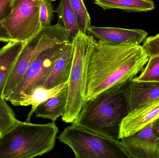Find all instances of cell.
I'll return each instance as SVG.
<instances>
[{
	"label": "cell",
	"instance_id": "1",
	"mask_svg": "<svg viewBox=\"0 0 159 158\" xmlns=\"http://www.w3.org/2000/svg\"><path fill=\"white\" fill-rule=\"evenodd\" d=\"M149 58L142 45L96 40L88 65L85 102L112 86L129 83Z\"/></svg>",
	"mask_w": 159,
	"mask_h": 158
},
{
	"label": "cell",
	"instance_id": "10",
	"mask_svg": "<svg viewBox=\"0 0 159 158\" xmlns=\"http://www.w3.org/2000/svg\"><path fill=\"white\" fill-rule=\"evenodd\" d=\"M159 117V98L134 109L121 122L119 139L137 132Z\"/></svg>",
	"mask_w": 159,
	"mask_h": 158
},
{
	"label": "cell",
	"instance_id": "27",
	"mask_svg": "<svg viewBox=\"0 0 159 158\" xmlns=\"http://www.w3.org/2000/svg\"><path fill=\"white\" fill-rule=\"evenodd\" d=\"M49 1H51V2H53V1H57V0H49Z\"/></svg>",
	"mask_w": 159,
	"mask_h": 158
},
{
	"label": "cell",
	"instance_id": "15",
	"mask_svg": "<svg viewBox=\"0 0 159 158\" xmlns=\"http://www.w3.org/2000/svg\"><path fill=\"white\" fill-rule=\"evenodd\" d=\"M68 97V86L57 95L38 106L34 113L36 117L48 119L55 122L64 113Z\"/></svg>",
	"mask_w": 159,
	"mask_h": 158
},
{
	"label": "cell",
	"instance_id": "26",
	"mask_svg": "<svg viewBox=\"0 0 159 158\" xmlns=\"http://www.w3.org/2000/svg\"><path fill=\"white\" fill-rule=\"evenodd\" d=\"M93 1H94V2H99V0H93Z\"/></svg>",
	"mask_w": 159,
	"mask_h": 158
},
{
	"label": "cell",
	"instance_id": "18",
	"mask_svg": "<svg viewBox=\"0 0 159 158\" xmlns=\"http://www.w3.org/2000/svg\"><path fill=\"white\" fill-rule=\"evenodd\" d=\"M60 22L66 30L68 38L73 41L80 30L76 16L70 4L69 0H61L56 10Z\"/></svg>",
	"mask_w": 159,
	"mask_h": 158
},
{
	"label": "cell",
	"instance_id": "2",
	"mask_svg": "<svg viewBox=\"0 0 159 158\" xmlns=\"http://www.w3.org/2000/svg\"><path fill=\"white\" fill-rule=\"evenodd\" d=\"M129 83L114 85L85 101L72 125L120 140L121 122L129 113L126 94Z\"/></svg>",
	"mask_w": 159,
	"mask_h": 158
},
{
	"label": "cell",
	"instance_id": "12",
	"mask_svg": "<svg viewBox=\"0 0 159 158\" xmlns=\"http://www.w3.org/2000/svg\"><path fill=\"white\" fill-rule=\"evenodd\" d=\"M126 94L129 113L159 98V81H138L133 79L126 86Z\"/></svg>",
	"mask_w": 159,
	"mask_h": 158
},
{
	"label": "cell",
	"instance_id": "28",
	"mask_svg": "<svg viewBox=\"0 0 159 158\" xmlns=\"http://www.w3.org/2000/svg\"><path fill=\"white\" fill-rule=\"evenodd\" d=\"M1 135V133H0V135Z\"/></svg>",
	"mask_w": 159,
	"mask_h": 158
},
{
	"label": "cell",
	"instance_id": "11",
	"mask_svg": "<svg viewBox=\"0 0 159 158\" xmlns=\"http://www.w3.org/2000/svg\"><path fill=\"white\" fill-rule=\"evenodd\" d=\"M87 32L98 41L112 44L140 45L148 35V32L140 29H126L115 27L91 26Z\"/></svg>",
	"mask_w": 159,
	"mask_h": 158
},
{
	"label": "cell",
	"instance_id": "19",
	"mask_svg": "<svg viewBox=\"0 0 159 158\" xmlns=\"http://www.w3.org/2000/svg\"><path fill=\"white\" fill-rule=\"evenodd\" d=\"M73 10L80 31L87 33V29L91 25V18L83 0H69Z\"/></svg>",
	"mask_w": 159,
	"mask_h": 158
},
{
	"label": "cell",
	"instance_id": "4",
	"mask_svg": "<svg viewBox=\"0 0 159 158\" xmlns=\"http://www.w3.org/2000/svg\"><path fill=\"white\" fill-rule=\"evenodd\" d=\"M96 41L91 35L80 31L71 42L73 59L68 82L67 104L61 116L66 123L73 122L85 103L88 65Z\"/></svg>",
	"mask_w": 159,
	"mask_h": 158
},
{
	"label": "cell",
	"instance_id": "21",
	"mask_svg": "<svg viewBox=\"0 0 159 158\" xmlns=\"http://www.w3.org/2000/svg\"><path fill=\"white\" fill-rule=\"evenodd\" d=\"M134 79L138 81H159V55L149 57L140 75Z\"/></svg>",
	"mask_w": 159,
	"mask_h": 158
},
{
	"label": "cell",
	"instance_id": "20",
	"mask_svg": "<svg viewBox=\"0 0 159 158\" xmlns=\"http://www.w3.org/2000/svg\"><path fill=\"white\" fill-rule=\"evenodd\" d=\"M3 97H0V133L2 134L12 128L17 119L13 109Z\"/></svg>",
	"mask_w": 159,
	"mask_h": 158
},
{
	"label": "cell",
	"instance_id": "13",
	"mask_svg": "<svg viewBox=\"0 0 159 158\" xmlns=\"http://www.w3.org/2000/svg\"><path fill=\"white\" fill-rule=\"evenodd\" d=\"M73 55V46L71 42L54 64L43 87L51 89L68 82L72 66Z\"/></svg>",
	"mask_w": 159,
	"mask_h": 158
},
{
	"label": "cell",
	"instance_id": "9",
	"mask_svg": "<svg viewBox=\"0 0 159 158\" xmlns=\"http://www.w3.org/2000/svg\"><path fill=\"white\" fill-rule=\"evenodd\" d=\"M120 140L129 158H159V137L153 132L152 123Z\"/></svg>",
	"mask_w": 159,
	"mask_h": 158
},
{
	"label": "cell",
	"instance_id": "8",
	"mask_svg": "<svg viewBox=\"0 0 159 158\" xmlns=\"http://www.w3.org/2000/svg\"><path fill=\"white\" fill-rule=\"evenodd\" d=\"M40 6V0H13L11 13L2 22L11 41L27 42L42 30Z\"/></svg>",
	"mask_w": 159,
	"mask_h": 158
},
{
	"label": "cell",
	"instance_id": "6",
	"mask_svg": "<svg viewBox=\"0 0 159 158\" xmlns=\"http://www.w3.org/2000/svg\"><path fill=\"white\" fill-rule=\"evenodd\" d=\"M70 42L66 30L60 22L43 28L23 46L6 84L3 97L7 100L29 66L40 53L48 48Z\"/></svg>",
	"mask_w": 159,
	"mask_h": 158
},
{
	"label": "cell",
	"instance_id": "7",
	"mask_svg": "<svg viewBox=\"0 0 159 158\" xmlns=\"http://www.w3.org/2000/svg\"><path fill=\"white\" fill-rule=\"evenodd\" d=\"M70 42L61 44L43 51L29 66L22 79L7 101L15 106L29 95L34 89L43 87L54 64L64 53Z\"/></svg>",
	"mask_w": 159,
	"mask_h": 158
},
{
	"label": "cell",
	"instance_id": "17",
	"mask_svg": "<svg viewBox=\"0 0 159 158\" xmlns=\"http://www.w3.org/2000/svg\"><path fill=\"white\" fill-rule=\"evenodd\" d=\"M68 82L61 83L51 89H46L43 87H40L34 89L30 94L25 97L20 104V106H21L30 105L32 106L26 122H30L33 114L34 113L35 109L39 105L58 94L63 88L68 86Z\"/></svg>",
	"mask_w": 159,
	"mask_h": 158
},
{
	"label": "cell",
	"instance_id": "3",
	"mask_svg": "<svg viewBox=\"0 0 159 158\" xmlns=\"http://www.w3.org/2000/svg\"><path fill=\"white\" fill-rule=\"evenodd\" d=\"M55 122L34 124L17 121L0 135V158H32L54 149L58 133Z\"/></svg>",
	"mask_w": 159,
	"mask_h": 158
},
{
	"label": "cell",
	"instance_id": "24",
	"mask_svg": "<svg viewBox=\"0 0 159 158\" xmlns=\"http://www.w3.org/2000/svg\"><path fill=\"white\" fill-rule=\"evenodd\" d=\"M142 46L149 57L159 55V33L154 36L147 37Z\"/></svg>",
	"mask_w": 159,
	"mask_h": 158
},
{
	"label": "cell",
	"instance_id": "22",
	"mask_svg": "<svg viewBox=\"0 0 159 158\" xmlns=\"http://www.w3.org/2000/svg\"><path fill=\"white\" fill-rule=\"evenodd\" d=\"M13 0H0V41L8 42L11 39L2 22L11 12Z\"/></svg>",
	"mask_w": 159,
	"mask_h": 158
},
{
	"label": "cell",
	"instance_id": "23",
	"mask_svg": "<svg viewBox=\"0 0 159 158\" xmlns=\"http://www.w3.org/2000/svg\"><path fill=\"white\" fill-rule=\"evenodd\" d=\"M40 18L42 28L51 26L55 12L51 2L49 0H40Z\"/></svg>",
	"mask_w": 159,
	"mask_h": 158
},
{
	"label": "cell",
	"instance_id": "25",
	"mask_svg": "<svg viewBox=\"0 0 159 158\" xmlns=\"http://www.w3.org/2000/svg\"><path fill=\"white\" fill-rule=\"evenodd\" d=\"M152 128L155 134L159 137V117L152 123Z\"/></svg>",
	"mask_w": 159,
	"mask_h": 158
},
{
	"label": "cell",
	"instance_id": "5",
	"mask_svg": "<svg viewBox=\"0 0 159 158\" xmlns=\"http://www.w3.org/2000/svg\"><path fill=\"white\" fill-rule=\"evenodd\" d=\"M57 138L73 151L76 158H129L120 141L71 125Z\"/></svg>",
	"mask_w": 159,
	"mask_h": 158
},
{
	"label": "cell",
	"instance_id": "16",
	"mask_svg": "<svg viewBox=\"0 0 159 158\" xmlns=\"http://www.w3.org/2000/svg\"><path fill=\"white\" fill-rule=\"evenodd\" d=\"M94 4L104 10L118 9L128 12H147L154 10L152 0H99Z\"/></svg>",
	"mask_w": 159,
	"mask_h": 158
},
{
	"label": "cell",
	"instance_id": "14",
	"mask_svg": "<svg viewBox=\"0 0 159 158\" xmlns=\"http://www.w3.org/2000/svg\"><path fill=\"white\" fill-rule=\"evenodd\" d=\"M26 43L10 41L0 49V97L15 63Z\"/></svg>",
	"mask_w": 159,
	"mask_h": 158
}]
</instances>
